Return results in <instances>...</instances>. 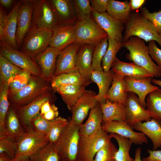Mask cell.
<instances>
[{
	"label": "cell",
	"mask_w": 161,
	"mask_h": 161,
	"mask_svg": "<svg viewBox=\"0 0 161 161\" xmlns=\"http://www.w3.org/2000/svg\"><path fill=\"white\" fill-rule=\"evenodd\" d=\"M76 41L81 44L95 46L108 38L106 32L91 17L75 24Z\"/></svg>",
	"instance_id": "52a82bcc"
},
{
	"label": "cell",
	"mask_w": 161,
	"mask_h": 161,
	"mask_svg": "<svg viewBox=\"0 0 161 161\" xmlns=\"http://www.w3.org/2000/svg\"><path fill=\"white\" fill-rule=\"evenodd\" d=\"M151 82L153 83L160 86L161 87V80H157L154 78H152Z\"/></svg>",
	"instance_id": "91938a15"
},
{
	"label": "cell",
	"mask_w": 161,
	"mask_h": 161,
	"mask_svg": "<svg viewBox=\"0 0 161 161\" xmlns=\"http://www.w3.org/2000/svg\"><path fill=\"white\" fill-rule=\"evenodd\" d=\"M114 73L112 69L107 72L93 70L91 77L92 81L95 83L98 88V93L95 98L100 103L106 100L104 98L112 85Z\"/></svg>",
	"instance_id": "4316f807"
},
{
	"label": "cell",
	"mask_w": 161,
	"mask_h": 161,
	"mask_svg": "<svg viewBox=\"0 0 161 161\" xmlns=\"http://www.w3.org/2000/svg\"><path fill=\"white\" fill-rule=\"evenodd\" d=\"M60 161H62V160H60Z\"/></svg>",
	"instance_id": "6125c7cd"
},
{
	"label": "cell",
	"mask_w": 161,
	"mask_h": 161,
	"mask_svg": "<svg viewBox=\"0 0 161 161\" xmlns=\"http://www.w3.org/2000/svg\"><path fill=\"white\" fill-rule=\"evenodd\" d=\"M80 45L76 41L60 51L57 58L54 76L77 71L76 59Z\"/></svg>",
	"instance_id": "2e32d148"
},
{
	"label": "cell",
	"mask_w": 161,
	"mask_h": 161,
	"mask_svg": "<svg viewBox=\"0 0 161 161\" xmlns=\"http://www.w3.org/2000/svg\"><path fill=\"white\" fill-rule=\"evenodd\" d=\"M124 77L114 73L113 80L109 89L104 98L112 102L122 103L125 106L127 100V92Z\"/></svg>",
	"instance_id": "f546056e"
},
{
	"label": "cell",
	"mask_w": 161,
	"mask_h": 161,
	"mask_svg": "<svg viewBox=\"0 0 161 161\" xmlns=\"http://www.w3.org/2000/svg\"><path fill=\"white\" fill-rule=\"evenodd\" d=\"M152 78L151 77L143 79L124 77L126 86V92H131L137 95L140 105L144 108L146 107L145 99L147 95L151 92L160 88L151 83Z\"/></svg>",
	"instance_id": "ffe728a7"
},
{
	"label": "cell",
	"mask_w": 161,
	"mask_h": 161,
	"mask_svg": "<svg viewBox=\"0 0 161 161\" xmlns=\"http://www.w3.org/2000/svg\"><path fill=\"white\" fill-rule=\"evenodd\" d=\"M58 108L54 103H53L50 110L46 113L41 116L46 120L51 121L58 117Z\"/></svg>",
	"instance_id": "f5cc1de1"
},
{
	"label": "cell",
	"mask_w": 161,
	"mask_h": 161,
	"mask_svg": "<svg viewBox=\"0 0 161 161\" xmlns=\"http://www.w3.org/2000/svg\"><path fill=\"white\" fill-rule=\"evenodd\" d=\"M95 46L81 44L77 54L76 62L77 71L86 79L91 81L93 71L92 61Z\"/></svg>",
	"instance_id": "7402d4cb"
},
{
	"label": "cell",
	"mask_w": 161,
	"mask_h": 161,
	"mask_svg": "<svg viewBox=\"0 0 161 161\" xmlns=\"http://www.w3.org/2000/svg\"><path fill=\"white\" fill-rule=\"evenodd\" d=\"M109 0H91L90 2L93 9L99 13L106 12Z\"/></svg>",
	"instance_id": "681fc988"
},
{
	"label": "cell",
	"mask_w": 161,
	"mask_h": 161,
	"mask_svg": "<svg viewBox=\"0 0 161 161\" xmlns=\"http://www.w3.org/2000/svg\"><path fill=\"white\" fill-rule=\"evenodd\" d=\"M55 14L57 25L75 24L77 21L73 1L49 0Z\"/></svg>",
	"instance_id": "44dd1931"
},
{
	"label": "cell",
	"mask_w": 161,
	"mask_h": 161,
	"mask_svg": "<svg viewBox=\"0 0 161 161\" xmlns=\"http://www.w3.org/2000/svg\"><path fill=\"white\" fill-rule=\"evenodd\" d=\"M91 15L95 21L106 32L108 37L123 42L124 22L113 18L106 12L99 13L93 9Z\"/></svg>",
	"instance_id": "7c38bea8"
},
{
	"label": "cell",
	"mask_w": 161,
	"mask_h": 161,
	"mask_svg": "<svg viewBox=\"0 0 161 161\" xmlns=\"http://www.w3.org/2000/svg\"><path fill=\"white\" fill-rule=\"evenodd\" d=\"M99 104L103 114V124L114 120L126 121L125 107L123 104L108 99Z\"/></svg>",
	"instance_id": "83f0119b"
},
{
	"label": "cell",
	"mask_w": 161,
	"mask_h": 161,
	"mask_svg": "<svg viewBox=\"0 0 161 161\" xmlns=\"http://www.w3.org/2000/svg\"><path fill=\"white\" fill-rule=\"evenodd\" d=\"M146 100V110L151 117L161 120V89L149 93Z\"/></svg>",
	"instance_id": "d590c367"
},
{
	"label": "cell",
	"mask_w": 161,
	"mask_h": 161,
	"mask_svg": "<svg viewBox=\"0 0 161 161\" xmlns=\"http://www.w3.org/2000/svg\"><path fill=\"white\" fill-rule=\"evenodd\" d=\"M24 70L18 67L0 54V83H10Z\"/></svg>",
	"instance_id": "e575fe53"
},
{
	"label": "cell",
	"mask_w": 161,
	"mask_h": 161,
	"mask_svg": "<svg viewBox=\"0 0 161 161\" xmlns=\"http://www.w3.org/2000/svg\"><path fill=\"white\" fill-rule=\"evenodd\" d=\"M117 150L115 146L110 141L98 151L93 161H116L115 155Z\"/></svg>",
	"instance_id": "ee69618b"
},
{
	"label": "cell",
	"mask_w": 161,
	"mask_h": 161,
	"mask_svg": "<svg viewBox=\"0 0 161 161\" xmlns=\"http://www.w3.org/2000/svg\"><path fill=\"white\" fill-rule=\"evenodd\" d=\"M33 12L32 0H22L18 13L16 37L18 49L31 27Z\"/></svg>",
	"instance_id": "9a60e30c"
},
{
	"label": "cell",
	"mask_w": 161,
	"mask_h": 161,
	"mask_svg": "<svg viewBox=\"0 0 161 161\" xmlns=\"http://www.w3.org/2000/svg\"><path fill=\"white\" fill-rule=\"evenodd\" d=\"M51 123L49 121L43 118L40 114L31 121L32 127L34 131L46 135L48 131Z\"/></svg>",
	"instance_id": "bcb514c9"
},
{
	"label": "cell",
	"mask_w": 161,
	"mask_h": 161,
	"mask_svg": "<svg viewBox=\"0 0 161 161\" xmlns=\"http://www.w3.org/2000/svg\"><path fill=\"white\" fill-rule=\"evenodd\" d=\"M80 126L69 121L58 141L55 144L60 160L77 161L80 138Z\"/></svg>",
	"instance_id": "5b68a950"
},
{
	"label": "cell",
	"mask_w": 161,
	"mask_h": 161,
	"mask_svg": "<svg viewBox=\"0 0 161 161\" xmlns=\"http://www.w3.org/2000/svg\"><path fill=\"white\" fill-rule=\"evenodd\" d=\"M133 129L140 131L151 140L153 150H156L161 146V120L152 118L143 123H136Z\"/></svg>",
	"instance_id": "603a6c76"
},
{
	"label": "cell",
	"mask_w": 161,
	"mask_h": 161,
	"mask_svg": "<svg viewBox=\"0 0 161 161\" xmlns=\"http://www.w3.org/2000/svg\"><path fill=\"white\" fill-rule=\"evenodd\" d=\"M52 32V29L31 26L18 49L34 58L49 47Z\"/></svg>",
	"instance_id": "277c9868"
},
{
	"label": "cell",
	"mask_w": 161,
	"mask_h": 161,
	"mask_svg": "<svg viewBox=\"0 0 161 161\" xmlns=\"http://www.w3.org/2000/svg\"><path fill=\"white\" fill-rule=\"evenodd\" d=\"M123 47L129 52L126 55L128 60L146 70L153 77L161 76V70L152 60L149 54L148 46L144 40L137 37L132 36L123 42Z\"/></svg>",
	"instance_id": "6da1fadb"
},
{
	"label": "cell",
	"mask_w": 161,
	"mask_h": 161,
	"mask_svg": "<svg viewBox=\"0 0 161 161\" xmlns=\"http://www.w3.org/2000/svg\"><path fill=\"white\" fill-rule=\"evenodd\" d=\"M103 114L98 103L90 110L87 120L80 126L79 135L80 137H85L94 135L102 129Z\"/></svg>",
	"instance_id": "484cf974"
},
{
	"label": "cell",
	"mask_w": 161,
	"mask_h": 161,
	"mask_svg": "<svg viewBox=\"0 0 161 161\" xmlns=\"http://www.w3.org/2000/svg\"><path fill=\"white\" fill-rule=\"evenodd\" d=\"M17 151L16 143L7 137L0 139V154L5 152L14 158Z\"/></svg>",
	"instance_id": "7dc6e473"
},
{
	"label": "cell",
	"mask_w": 161,
	"mask_h": 161,
	"mask_svg": "<svg viewBox=\"0 0 161 161\" xmlns=\"http://www.w3.org/2000/svg\"><path fill=\"white\" fill-rule=\"evenodd\" d=\"M92 82L85 78L76 71L54 76L50 83L53 88L63 85H74L85 87Z\"/></svg>",
	"instance_id": "1f68e13d"
},
{
	"label": "cell",
	"mask_w": 161,
	"mask_h": 161,
	"mask_svg": "<svg viewBox=\"0 0 161 161\" xmlns=\"http://www.w3.org/2000/svg\"><path fill=\"white\" fill-rule=\"evenodd\" d=\"M141 148L140 147H138L135 152V158L134 161H143L141 159Z\"/></svg>",
	"instance_id": "6f0895ef"
},
{
	"label": "cell",
	"mask_w": 161,
	"mask_h": 161,
	"mask_svg": "<svg viewBox=\"0 0 161 161\" xmlns=\"http://www.w3.org/2000/svg\"><path fill=\"white\" fill-rule=\"evenodd\" d=\"M22 0L17 1L11 11L6 15L4 30L5 41L13 48L18 49L16 40L18 10Z\"/></svg>",
	"instance_id": "f1b7e54d"
},
{
	"label": "cell",
	"mask_w": 161,
	"mask_h": 161,
	"mask_svg": "<svg viewBox=\"0 0 161 161\" xmlns=\"http://www.w3.org/2000/svg\"><path fill=\"white\" fill-rule=\"evenodd\" d=\"M109 134L116 139L118 145V149L115 155L116 161H134L129 154L132 143L128 139L117 134L110 133Z\"/></svg>",
	"instance_id": "f35d334b"
},
{
	"label": "cell",
	"mask_w": 161,
	"mask_h": 161,
	"mask_svg": "<svg viewBox=\"0 0 161 161\" xmlns=\"http://www.w3.org/2000/svg\"><path fill=\"white\" fill-rule=\"evenodd\" d=\"M13 2L14 1L13 0H0V4L7 8L10 7Z\"/></svg>",
	"instance_id": "9f6ffc18"
},
{
	"label": "cell",
	"mask_w": 161,
	"mask_h": 161,
	"mask_svg": "<svg viewBox=\"0 0 161 161\" xmlns=\"http://www.w3.org/2000/svg\"><path fill=\"white\" fill-rule=\"evenodd\" d=\"M54 92H49L41 95L25 105L15 107L21 123L27 133L34 131L31 124V120L40 114L42 105L48 101L53 103L56 99Z\"/></svg>",
	"instance_id": "ba28073f"
},
{
	"label": "cell",
	"mask_w": 161,
	"mask_h": 161,
	"mask_svg": "<svg viewBox=\"0 0 161 161\" xmlns=\"http://www.w3.org/2000/svg\"><path fill=\"white\" fill-rule=\"evenodd\" d=\"M33 12L31 26L52 29L57 25V18L49 0H32Z\"/></svg>",
	"instance_id": "30bf717a"
},
{
	"label": "cell",
	"mask_w": 161,
	"mask_h": 161,
	"mask_svg": "<svg viewBox=\"0 0 161 161\" xmlns=\"http://www.w3.org/2000/svg\"><path fill=\"white\" fill-rule=\"evenodd\" d=\"M60 51L49 47L44 52L32 58L41 70V77L48 82H50L54 76L57 58Z\"/></svg>",
	"instance_id": "d6986e66"
},
{
	"label": "cell",
	"mask_w": 161,
	"mask_h": 161,
	"mask_svg": "<svg viewBox=\"0 0 161 161\" xmlns=\"http://www.w3.org/2000/svg\"><path fill=\"white\" fill-rule=\"evenodd\" d=\"M123 42L108 37V46L102 60V67L104 71H109L114 61L116 55L123 47Z\"/></svg>",
	"instance_id": "ab89813d"
},
{
	"label": "cell",
	"mask_w": 161,
	"mask_h": 161,
	"mask_svg": "<svg viewBox=\"0 0 161 161\" xmlns=\"http://www.w3.org/2000/svg\"><path fill=\"white\" fill-rule=\"evenodd\" d=\"M69 122L66 119L60 116L51 121L49 128L46 135L49 143L56 144Z\"/></svg>",
	"instance_id": "8d00e7d4"
},
{
	"label": "cell",
	"mask_w": 161,
	"mask_h": 161,
	"mask_svg": "<svg viewBox=\"0 0 161 161\" xmlns=\"http://www.w3.org/2000/svg\"><path fill=\"white\" fill-rule=\"evenodd\" d=\"M145 1V0H130L129 1L131 10L140 8Z\"/></svg>",
	"instance_id": "db71d44e"
},
{
	"label": "cell",
	"mask_w": 161,
	"mask_h": 161,
	"mask_svg": "<svg viewBox=\"0 0 161 161\" xmlns=\"http://www.w3.org/2000/svg\"><path fill=\"white\" fill-rule=\"evenodd\" d=\"M7 14L1 6L0 8V41H5L4 30L5 21Z\"/></svg>",
	"instance_id": "816d5d0a"
},
{
	"label": "cell",
	"mask_w": 161,
	"mask_h": 161,
	"mask_svg": "<svg viewBox=\"0 0 161 161\" xmlns=\"http://www.w3.org/2000/svg\"><path fill=\"white\" fill-rule=\"evenodd\" d=\"M54 103L48 101L45 103L42 106L40 112V114L42 115L48 112L51 109L52 104Z\"/></svg>",
	"instance_id": "11a10c76"
},
{
	"label": "cell",
	"mask_w": 161,
	"mask_h": 161,
	"mask_svg": "<svg viewBox=\"0 0 161 161\" xmlns=\"http://www.w3.org/2000/svg\"><path fill=\"white\" fill-rule=\"evenodd\" d=\"M108 46V38L103 40L95 46L93 52L92 67L93 70L103 71L101 62Z\"/></svg>",
	"instance_id": "60d3db41"
},
{
	"label": "cell",
	"mask_w": 161,
	"mask_h": 161,
	"mask_svg": "<svg viewBox=\"0 0 161 161\" xmlns=\"http://www.w3.org/2000/svg\"><path fill=\"white\" fill-rule=\"evenodd\" d=\"M54 92L61 96L69 110L80 97L87 90L85 87L74 85H63L53 88Z\"/></svg>",
	"instance_id": "4dcf8cb0"
},
{
	"label": "cell",
	"mask_w": 161,
	"mask_h": 161,
	"mask_svg": "<svg viewBox=\"0 0 161 161\" xmlns=\"http://www.w3.org/2000/svg\"><path fill=\"white\" fill-rule=\"evenodd\" d=\"M131 11L129 1L109 0L107 13L115 19L125 22L130 17Z\"/></svg>",
	"instance_id": "d6a6232c"
},
{
	"label": "cell",
	"mask_w": 161,
	"mask_h": 161,
	"mask_svg": "<svg viewBox=\"0 0 161 161\" xmlns=\"http://www.w3.org/2000/svg\"><path fill=\"white\" fill-rule=\"evenodd\" d=\"M101 128L107 133L116 134L126 137L135 145L148 143V139L143 133L134 131L125 121L114 120L103 124Z\"/></svg>",
	"instance_id": "5bb4252c"
},
{
	"label": "cell",
	"mask_w": 161,
	"mask_h": 161,
	"mask_svg": "<svg viewBox=\"0 0 161 161\" xmlns=\"http://www.w3.org/2000/svg\"><path fill=\"white\" fill-rule=\"evenodd\" d=\"M10 161H29V157L19 159H12Z\"/></svg>",
	"instance_id": "94428289"
},
{
	"label": "cell",
	"mask_w": 161,
	"mask_h": 161,
	"mask_svg": "<svg viewBox=\"0 0 161 161\" xmlns=\"http://www.w3.org/2000/svg\"><path fill=\"white\" fill-rule=\"evenodd\" d=\"M75 24L57 25L54 27L49 47L61 51L76 42Z\"/></svg>",
	"instance_id": "ac0fdd59"
},
{
	"label": "cell",
	"mask_w": 161,
	"mask_h": 161,
	"mask_svg": "<svg viewBox=\"0 0 161 161\" xmlns=\"http://www.w3.org/2000/svg\"><path fill=\"white\" fill-rule=\"evenodd\" d=\"M12 158L6 153L0 154V161H10Z\"/></svg>",
	"instance_id": "680465c9"
},
{
	"label": "cell",
	"mask_w": 161,
	"mask_h": 161,
	"mask_svg": "<svg viewBox=\"0 0 161 161\" xmlns=\"http://www.w3.org/2000/svg\"><path fill=\"white\" fill-rule=\"evenodd\" d=\"M0 54L18 67L41 77V70L32 58L13 48L5 41L0 42Z\"/></svg>",
	"instance_id": "9c48e42d"
},
{
	"label": "cell",
	"mask_w": 161,
	"mask_h": 161,
	"mask_svg": "<svg viewBox=\"0 0 161 161\" xmlns=\"http://www.w3.org/2000/svg\"><path fill=\"white\" fill-rule=\"evenodd\" d=\"M125 107L126 121L133 129L137 123L151 118L146 109L140 105L138 96L134 93L127 92Z\"/></svg>",
	"instance_id": "e0dca14e"
},
{
	"label": "cell",
	"mask_w": 161,
	"mask_h": 161,
	"mask_svg": "<svg viewBox=\"0 0 161 161\" xmlns=\"http://www.w3.org/2000/svg\"><path fill=\"white\" fill-rule=\"evenodd\" d=\"M112 138L109 134L102 129L94 135L80 137L77 161H93L97 152Z\"/></svg>",
	"instance_id": "8992f818"
},
{
	"label": "cell",
	"mask_w": 161,
	"mask_h": 161,
	"mask_svg": "<svg viewBox=\"0 0 161 161\" xmlns=\"http://www.w3.org/2000/svg\"><path fill=\"white\" fill-rule=\"evenodd\" d=\"M48 143L45 134L35 131L27 133L16 143L17 151L14 158L29 157Z\"/></svg>",
	"instance_id": "8fae6325"
},
{
	"label": "cell",
	"mask_w": 161,
	"mask_h": 161,
	"mask_svg": "<svg viewBox=\"0 0 161 161\" xmlns=\"http://www.w3.org/2000/svg\"><path fill=\"white\" fill-rule=\"evenodd\" d=\"M51 92H54L50 82L41 76L32 75L27 86L14 94L8 95V100L10 105L14 107L21 106Z\"/></svg>",
	"instance_id": "3957f363"
},
{
	"label": "cell",
	"mask_w": 161,
	"mask_h": 161,
	"mask_svg": "<svg viewBox=\"0 0 161 161\" xmlns=\"http://www.w3.org/2000/svg\"><path fill=\"white\" fill-rule=\"evenodd\" d=\"M96 95L94 91L87 90L80 97L70 110L71 123L79 126L83 123L89 110L98 103L95 98Z\"/></svg>",
	"instance_id": "4fadbf2b"
},
{
	"label": "cell",
	"mask_w": 161,
	"mask_h": 161,
	"mask_svg": "<svg viewBox=\"0 0 161 161\" xmlns=\"http://www.w3.org/2000/svg\"><path fill=\"white\" fill-rule=\"evenodd\" d=\"M55 145L48 143L29 157V161H60Z\"/></svg>",
	"instance_id": "74e56055"
},
{
	"label": "cell",
	"mask_w": 161,
	"mask_h": 161,
	"mask_svg": "<svg viewBox=\"0 0 161 161\" xmlns=\"http://www.w3.org/2000/svg\"><path fill=\"white\" fill-rule=\"evenodd\" d=\"M140 13L154 26L158 33L161 35V10L150 12L145 7L140 8Z\"/></svg>",
	"instance_id": "f6af8a7d"
},
{
	"label": "cell",
	"mask_w": 161,
	"mask_h": 161,
	"mask_svg": "<svg viewBox=\"0 0 161 161\" xmlns=\"http://www.w3.org/2000/svg\"><path fill=\"white\" fill-rule=\"evenodd\" d=\"M9 83H0V139L7 137L5 120L10 103L8 100Z\"/></svg>",
	"instance_id": "836d02e7"
},
{
	"label": "cell",
	"mask_w": 161,
	"mask_h": 161,
	"mask_svg": "<svg viewBox=\"0 0 161 161\" xmlns=\"http://www.w3.org/2000/svg\"><path fill=\"white\" fill-rule=\"evenodd\" d=\"M7 137L17 143L27 133L21 123L15 107L10 105L5 120Z\"/></svg>",
	"instance_id": "d4e9b609"
},
{
	"label": "cell",
	"mask_w": 161,
	"mask_h": 161,
	"mask_svg": "<svg viewBox=\"0 0 161 161\" xmlns=\"http://www.w3.org/2000/svg\"><path fill=\"white\" fill-rule=\"evenodd\" d=\"M125 31L123 42L132 36L137 37L146 42L154 41L161 47V35L153 24L139 12L131 13L124 22Z\"/></svg>",
	"instance_id": "7a4b0ae2"
},
{
	"label": "cell",
	"mask_w": 161,
	"mask_h": 161,
	"mask_svg": "<svg viewBox=\"0 0 161 161\" xmlns=\"http://www.w3.org/2000/svg\"><path fill=\"white\" fill-rule=\"evenodd\" d=\"M78 21H81L91 17L93 9L89 0L73 1Z\"/></svg>",
	"instance_id": "7bdbcfd3"
},
{
	"label": "cell",
	"mask_w": 161,
	"mask_h": 161,
	"mask_svg": "<svg viewBox=\"0 0 161 161\" xmlns=\"http://www.w3.org/2000/svg\"><path fill=\"white\" fill-rule=\"evenodd\" d=\"M148 46L151 57L161 70V49L157 46L154 41H149Z\"/></svg>",
	"instance_id": "c3c4849f"
},
{
	"label": "cell",
	"mask_w": 161,
	"mask_h": 161,
	"mask_svg": "<svg viewBox=\"0 0 161 161\" xmlns=\"http://www.w3.org/2000/svg\"><path fill=\"white\" fill-rule=\"evenodd\" d=\"M148 157L143 158V161H161V150H148Z\"/></svg>",
	"instance_id": "f907efd6"
},
{
	"label": "cell",
	"mask_w": 161,
	"mask_h": 161,
	"mask_svg": "<svg viewBox=\"0 0 161 161\" xmlns=\"http://www.w3.org/2000/svg\"><path fill=\"white\" fill-rule=\"evenodd\" d=\"M32 75L30 72L24 70L17 75L9 83L8 95L14 94L25 87Z\"/></svg>",
	"instance_id": "b9f144b4"
},
{
	"label": "cell",
	"mask_w": 161,
	"mask_h": 161,
	"mask_svg": "<svg viewBox=\"0 0 161 161\" xmlns=\"http://www.w3.org/2000/svg\"><path fill=\"white\" fill-rule=\"evenodd\" d=\"M112 70L114 73L124 77L135 79H143L153 77L146 70L134 63L122 61L116 58L112 67Z\"/></svg>",
	"instance_id": "cb8c5ba5"
}]
</instances>
